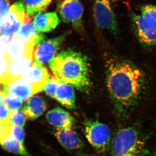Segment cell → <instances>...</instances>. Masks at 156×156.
<instances>
[{"instance_id": "obj_22", "label": "cell", "mask_w": 156, "mask_h": 156, "mask_svg": "<svg viewBox=\"0 0 156 156\" xmlns=\"http://www.w3.org/2000/svg\"><path fill=\"white\" fill-rule=\"evenodd\" d=\"M1 104H2L10 112H12L19 110L22 105V101L1 91Z\"/></svg>"}, {"instance_id": "obj_4", "label": "cell", "mask_w": 156, "mask_h": 156, "mask_svg": "<svg viewBox=\"0 0 156 156\" xmlns=\"http://www.w3.org/2000/svg\"><path fill=\"white\" fill-rule=\"evenodd\" d=\"M84 134L88 142L98 152L105 154L110 150V130L108 126L97 120L86 119Z\"/></svg>"}, {"instance_id": "obj_31", "label": "cell", "mask_w": 156, "mask_h": 156, "mask_svg": "<svg viewBox=\"0 0 156 156\" xmlns=\"http://www.w3.org/2000/svg\"><path fill=\"white\" fill-rule=\"evenodd\" d=\"M76 156H90L87 154L85 153L81 152L80 151H79L76 154Z\"/></svg>"}, {"instance_id": "obj_10", "label": "cell", "mask_w": 156, "mask_h": 156, "mask_svg": "<svg viewBox=\"0 0 156 156\" xmlns=\"http://www.w3.org/2000/svg\"><path fill=\"white\" fill-rule=\"evenodd\" d=\"M50 79L48 70L43 65L33 63L29 69L21 76V80L31 85L37 93L44 90Z\"/></svg>"}, {"instance_id": "obj_6", "label": "cell", "mask_w": 156, "mask_h": 156, "mask_svg": "<svg viewBox=\"0 0 156 156\" xmlns=\"http://www.w3.org/2000/svg\"><path fill=\"white\" fill-rule=\"evenodd\" d=\"M25 11V5L21 1L16 2L11 6L9 14L1 20V35L13 37L18 33L26 17Z\"/></svg>"}, {"instance_id": "obj_9", "label": "cell", "mask_w": 156, "mask_h": 156, "mask_svg": "<svg viewBox=\"0 0 156 156\" xmlns=\"http://www.w3.org/2000/svg\"><path fill=\"white\" fill-rule=\"evenodd\" d=\"M58 10L61 19L77 30L82 28L83 8L79 0H60Z\"/></svg>"}, {"instance_id": "obj_29", "label": "cell", "mask_w": 156, "mask_h": 156, "mask_svg": "<svg viewBox=\"0 0 156 156\" xmlns=\"http://www.w3.org/2000/svg\"><path fill=\"white\" fill-rule=\"evenodd\" d=\"M0 111H0L1 124H9L10 123L9 122V117H10V112H11L2 104H1Z\"/></svg>"}, {"instance_id": "obj_27", "label": "cell", "mask_w": 156, "mask_h": 156, "mask_svg": "<svg viewBox=\"0 0 156 156\" xmlns=\"http://www.w3.org/2000/svg\"><path fill=\"white\" fill-rule=\"evenodd\" d=\"M10 61L5 56H1V83H4L7 80Z\"/></svg>"}, {"instance_id": "obj_17", "label": "cell", "mask_w": 156, "mask_h": 156, "mask_svg": "<svg viewBox=\"0 0 156 156\" xmlns=\"http://www.w3.org/2000/svg\"><path fill=\"white\" fill-rule=\"evenodd\" d=\"M31 21L30 17L26 15L24 23L18 33L15 36L24 41L34 43L36 46L45 40L46 37L37 31Z\"/></svg>"}, {"instance_id": "obj_33", "label": "cell", "mask_w": 156, "mask_h": 156, "mask_svg": "<svg viewBox=\"0 0 156 156\" xmlns=\"http://www.w3.org/2000/svg\"><path fill=\"white\" fill-rule=\"evenodd\" d=\"M153 156H156V147L154 151Z\"/></svg>"}, {"instance_id": "obj_14", "label": "cell", "mask_w": 156, "mask_h": 156, "mask_svg": "<svg viewBox=\"0 0 156 156\" xmlns=\"http://www.w3.org/2000/svg\"><path fill=\"white\" fill-rule=\"evenodd\" d=\"M33 53L15 58L10 62L7 80L4 83L12 79L20 78L32 66Z\"/></svg>"}, {"instance_id": "obj_32", "label": "cell", "mask_w": 156, "mask_h": 156, "mask_svg": "<svg viewBox=\"0 0 156 156\" xmlns=\"http://www.w3.org/2000/svg\"><path fill=\"white\" fill-rule=\"evenodd\" d=\"M111 2H119L120 1H122V0H110Z\"/></svg>"}, {"instance_id": "obj_18", "label": "cell", "mask_w": 156, "mask_h": 156, "mask_svg": "<svg viewBox=\"0 0 156 156\" xmlns=\"http://www.w3.org/2000/svg\"><path fill=\"white\" fill-rule=\"evenodd\" d=\"M47 105L44 98L38 96L30 98L23 108L26 117L28 119H37L46 111Z\"/></svg>"}, {"instance_id": "obj_20", "label": "cell", "mask_w": 156, "mask_h": 156, "mask_svg": "<svg viewBox=\"0 0 156 156\" xmlns=\"http://www.w3.org/2000/svg\"><path fill=\"white\" fill-rule=\"evenodd\" d=\"M1 144L5 150L12 153L22 156H31L23 145L10 134H6L1 138Z\"/></svg>"}, {"instance_id": "obj_7", "label": "cell", "mask_w": 156, "mask_h": 156, "mask_svg": "<svg viewBox=\"0 0 156 156\" xmlns=\"http://www.w3.org/2000/svg\"><path fill=\"white\" fill-rule=\"evenodd\" d=\"M132 28L135 36L143 45L156 46V25L144 19L140 14H130Z\"/></svg>"}, {"instance_id": "obj_30", "label": "cell", "mask_w": 156, "mask_h": 156, "mask_svg": "<svg viewBox=\"0 0 156 156\" xmlns=\"http://www.w3.org/2000/svg\"><path fill=\"white\" fill-rule=\"evenodd\" d=\"M10 3L8 0H1V12L0 18L1 20L9 14L10 11Z\"/></svg>"}, {"instance_id": "obj_3", "label": "cell", "mask_w": 156, "mask_h": 156, "mask_svg": "<svg viewBox=\"0 0 156 156\" xmlns=\"http://www.w3.org/2000/svg\"><path fill=\"white\" fill-rule=\"evenodd\" d=\"M110 150L111 156H146L149 153L142 133L134 126L119 129L112 138Z\"/></svg>"}, {"instance_id": "obj_2", "label": "cell", "mask_w": 156, "mask_h": 156, "mask_svg": "<svg viewBox=\"0 0 156 156\" xmlns=\"http://www.w3.org/2000/svg\"><path fill=\"white\" fill-rule=\"evenodd\" d=\"M49 64L60 83L72 85L81 91L90 89V66L87 56L82 53L70 49L63 50Z\"/></svg>"}, {"instance_id": "obj_25", "label": "cell", "mask_w": 156, "mask_h": 156, "mask_svg": "<svg viewBox=\"0 0 156 156\" xmlns=\"http://www.w3.org/2000/svg\"><path fill=\"white\" fill-rule=\"evenodd\" d=\"M60 83V81L55 76L50 78L44 88L47 95L52 98H55L56 90Z\"/></svg>"}, {"instance_id": "obj_5", "label": "cell", "mask_w": 156, "mask_h": 156, "mask_svg": "<svg viewBox=\"0 0 156 156\" xmlns=\"http://www.w3.org/2000/svg\"><path fill=\"white\" fill-rule=\"evenodd\" d=\"M93 11L97 26L117 37L119 33V24L110 0H95Z\"/></svg>"}, {"instance_id": "obj_24", "label": "cell", "mask_w": 156, "mask_h": 156, "mask_svg": "<svg viewBox=\"0 0 156 156\" xmlns=\"http://www.w3.org/2000/svg\"><path fill=\"white\" fill-rule=\"evenodd\" d=\"M26 117L22 111L16 110L10 112L9 122L11 125L23 128L25 125Z\"/></svg>"}, {"instance_id": "obj_12", "label": "cell", "mask_w": 156, "mask_h": 156, "mask_svg": "<svg viewBox=\"0 0 156 156\" xmlns=\"http://www.w3.org/2000/svg\"><path fill=\"white\" fill-rule=\"evenodd\" d=\"M53 134L64 148L68 150H76L83 148L84 143L79 134L72 128L59 129L55 128Z\"/></svg>"}, {"instance_id": "obj_19", "label": "cell", "mask_w": 156, "mask_h": 156, "mask_svg": "<svg viewBox=\"0 0 156 156\" xmlns=\"http://www.w3.org/2000/svg\"><path fill=\"white\" fill-rule=\"evenodd\" d=\"M55 98L67 108H76L74 92L69 84L60 83L56 90Z\"/></svg>"}, {"instance_id": "obj_28", "label": "cell", "mask_w": 156, "mask_h": 156, "mask_svg": "<svg viewBox=\"0 0 156 156\" xmlns=\"http://www.w3.org/2000/svg\"><path fill=\"white\" fill-rule=\"evenodd\" d=\"M12 37L5 35H1L0 39L1 44V56H5Z\"/></svg>"}, {"instance_id": "obj_21", "label": "cell", "mask_w": 156, "mask_h": 156, "mask_svg": "<svg viewBox=\"0 0 156 156\" xmlns=\"http://www.w3.org/2000/svg\"><path fill=\"white\" fill-rule=\"evenodd\" d=\"M52 0H24L26 14L29 17L43 12L47 9Z\"/></svg>"}, {"instance_id": "obj_11", "label": "cell", "mask_w": 156, "mask_h": 156, "mask_svg": "<svg viewBox=\"0 0 156 156\" xmlns=\"http://www.w3.org/2000/svg\"><path fill=\"white\" fill-rule=\"evenodd\" d=\"M3 85V92L18 98L21 101L28 99L37 92L31 85L20 78L12 79Z\"/></svg>"}, {"instance_id": "obj_23", "label": "cell", "mask_w": 156, "mask_h": 156, "mask_svg": "<svg viewBox=\"0 0 156 156\" xmlns=\"http://www.w3.org/2000/svg\"><path fill=\"white\" fill-rule=\"evenodd\" d=\"M140 14L149 22L156 25V6L144 5L140 9Z\"/></svg>"}, {"instance_id": "obj_16", "label": "cell", "mask_w": 156, "mask_h": 156, "mask_svg": "<svg viewBox=\"0 0 156 156\" xmlns=\"http://www.w3.org/2000/svg\"><path fill=\"white\" fill-rule=\"evenodd\" d=\"M59 21L56 12H42L36 15L33 24L38 32H48L56 28Z\"/></svg>"}, {"instance_id": "obj_15", "label": "cell", "mask_w": 156, "mask_h": 156, "mask_svg": "<svg viewBox=\"0 0 156 156\" xmlns=\"http://www.w3.org/2000/svg\"><path fill=\"white\" fill-rule=\"evenodd\" d=\"M35 44L28 43L14 36L12 38L5 57L9 61L27 54L33 53Z\"/></svg>"}, {"instance_id": "obj_26", "label": "cell", "mask_w": 156, "mask_h": 156, "mask_svg": "<svg viewBox=\"0 0 156 156\" xmlns=\"http://www.w3.org/2000/svg\"><path fill=\"white\" fill-rule=\"evenodd\" d=\"M10 134L14 139L23 145L25 134L23 128L12 125L10 128Z\"/></svg>"}, {"instance_id": "obj_1", "label": "cell", "mask_w": 156, "mask_h": 156, "mask_svg": "<svg viewBox=\"0 0 156 156\" xmlns=\"http://www.w3.org/2000/svg\"><path fill=\"white\" fill-rule=\"evenodd\" d=\"M105 83L116 115L124 119L134 109L144 90V73L129 60L110 56L105 62Z\"/></svg>"}, {"instance_id": "obj_13", "label": "cell", "mask_w": 156, "mask_h": 156, "mask_svg": "<svg viewBox=\"0 0 156 156\" xmlns=\"http://www.w3.org/2000/svg\"><path fill=\"white\" fill-rule=\"evenodd\" d=\"M46 119L50 125L59 129L72 128L75 122L74 118L70 114L59 107L48 112Z\"/></svg>"}, {"instance_id": "obj_8", "label": "cell", "mask_w": 156, "mask_h": 156, "mask_svg": "<svg viewBox=\"0 0 156 156\" xmlns=\"http://www.w3.org/2000/svg\"><path fill=\"white\" fill-rule=\"evenodd\" d=\"M66 34L54 38L44 40L36 45L33 52V63L43 65L49 62L54 57Z\"/></svg>"}]
</instances>
